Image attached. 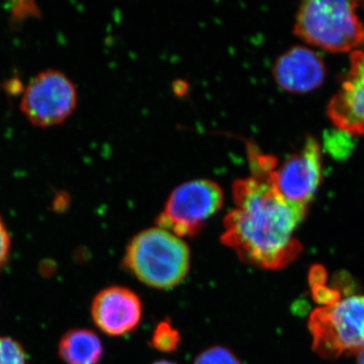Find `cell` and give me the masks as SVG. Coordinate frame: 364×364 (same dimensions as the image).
Masks as SVG:
<instances>
[{
	"label": "cell",
	"mask_w": 364,
	"mask_h": 364,
	"mask_svg": "<svg viewBox=\"0 0 364 364\" xmlns=\"http://www.w3.org/2000/svg\"><path fill=\"white\" fill-rule=\"evenodd\" d=\"M224 203V191L214 181L191 179L170 193L156 220L157 227L177 237H193Z\"/></svg>",
	"instance_id": "5b68a950"
},
{
	"label": "cell",
	"mask_w": 364,
	"mask_h": 364,
	"mask_svg": "<svg viewBox=\"0 0 364 364\" xmlns=\"http://www.w3.org/2000/svg\"><path fill=\"white\" fill-rule=\"evenodd\" d=\"M272 75L282 90L293 93H306L322 85L326 67L317 52L303 46H294L275 60Z\"/></svg>",
	"instance_id": "30bf717a"
},
{
	"label": "cell",
	"mask_w": 364,
	"mask_h": 364,
	"mask_svg": "<svg viewBox=\"0 0 364 364\" xmlns=\"http://www.w3.org/2000/svg\"><path fill=\"white\" fill-rule=\"evenodd\" d=\"M324 139L326 150L337 159L346 157L353 148L352 135L338 128L337 130L327 132Z\"/></svg>",
	"instance_id": "4fadbf2b"
},
{
	"label": "cell",
	"mask_w": 364,
	"mask_h": 364,
	"mask_svg": "<svg viewBox=\"0 0 364 364\" xmlns=\"http://www.w3.org/2000/svg\"><path fill=\"white\" fill-rule=\"evenodd\" d=\"M0 364H28L23 345L9 336H0Z\"/></svg>",
	"instance_id": "5bb4252c"
},
{
	"label": "cell",
	"mask_w": 364,
	"mask_h": 364,
	"mask_svg": "<svg viewBox=\"0 0 364 364\" xmlns=\"http://www.w3.org/2000/svg\"><path fill=\"white\" fill-rule=\"evenodd\" d=\"M328 116L340 130L364 134V51H354L350 69L327 107Z\"/></svg>",
	"instance_id": "9c48e42d"
},
{
	"label": "cell",
	"mask_w": 364,
	"mask_h": 364,
	"mask_svg": "<svg viewBox=\"0 0 364 364\" xmlns=\"http://www.w3.org/2000/svg\"><path fill=\"white\" fill-rule=\"evenodd\" d=\"M151 342L157 350L169 353L178 348L181 335L169 321H163L155 328Z\"/></svg>",
	"instance_id": "7c38bea8"
},
{
	"label": "cell",
	"mask_w": 364,
	"mask_h": 364,
	"mask_svg": "<svg viewBox=\"0 0 364 364\" xmlns=\"http://www.w3.org/2000/svg\"><path fill=\"white\" fill-rule=\"evenodd\" d=\"M358 363L356 364H364V348L363 350L358 352Z\"/></svg>",
	"instance_id": "e0dca14e"
},
{
	"label": "cell",
	"mask_w": 364,
	"mask_h": 364,
	"mask_svg": "<svg viewBox=\"0 0 364 364\" xmlns=\"http://www.w3.org/2000/svg\"><path fill=\"white\" fill-rule=\"evenodd\" d=\"M142 311L139 296L131 289L117 286L100 291L90 309L95 326L109 336H123L135 330Z\"/></svg>",
	"instance_id": "ba28073f"
},
{
	"label": "cell",
	"mask_w": 364,
	"mask_h": 364,
	"mask_svg": "<svg viewBox=\"0 0 364 364\" xmlns=\"http://www.w3.org/2000/svg\"><path fill=\"white\" fill-rule=\"evenodd\" d=\"M102 355V341L91 330L74 328L59 340L58 356L65 364H98Z\"/></svg>",
	"instance_id": "8fae6325"
},
{
	"label": "cell",
	"mask_w": 364,
	"mask_h": 364,
	"mask_svg": "<svg viewBox=\"0 0 364 364\" xmlns=\"http://www.w3.org/2000/svg\"><path fill=\"white\" fill-rule=\"evenodd\" d=\"M356 7V2L342 0L304 2L296 14L294 33L326 51H350L364 40V26Z\"/></svg>",
	"instance_id": "3957f363"
},
{
	"label": "cell",
	"mask_w": 364,
	"mask_h": 364,
	"mask_svg": "<svg viewBox=\"0 0 364 364\" xmlns=\"http://www.w3.org/2000/svg\"><path fill=\"white\" fill-rule=\"evenodd\" d=\"M11 236L4 220L0 217V272L6 267L11 255Z\"/></svg>",
	"instance_id": "2e32d148"
},
{
	"label": "cell",
	"mask_w": 364,
	"mask_h": 364,
	"mask_svg": "<svg viewBox=\"0 0 364 364\" xmlns=\"http://www.w3.org/2000/svg\"><path fill=\"white\" fill-rule=\"evenodd\" d=\"M124 267L147 286L171 289L188 274L191 253L176 235L162 228H150L132 239L124 254Z\"/></svg>",
	"instance_id": "7a4b0ae2"
},
{
	"label": "cell",
	"mask_w": 364,
	"mask_h": 364,
	"mask_svg": "<svg viewBox=\"0 0 364 364\" xmlns=\"http://www.w3.org/2000/svg\"><path fill=\"white\" fill-rule=\"evenodd\" d=\"M313 348L324 358L364 348V296H350L316 309L309 318Z\"/></svg>",
	"instance_id": "277c9868"
},
{
	"label": "cell",
	"mask_w": 364,
	"mask_h": 364,
	"mask_svg": "<svg viewBox=\"0 0 364 364\" xmlns=\"http://www.w3.org/2000/svg\"><path fill=\"white\" fill-rule=\"evenodd\" d=\"M77 90L63 72H40L26 86L20 109L37 128H51L64 123L77 107Z\"/></svg>",
	"instance_id": "8992f818"
},
{
	"label": "cell",
	"mask_w": 364,
	"mask_h": 364,
	"mask_svg": "<svg viewBox=\"0 0 364 364\" xmlns=\"http://www.w3.org/2000/svg\"><path fill=\"white\" fill-rule=\"evenodd\" d=\"M321 147L313 136H308L298 153L277 163L269 170V181L279 196L294 207L306 210L322 181Z\"/></svg>",
	"instance_id": "52a82bcc"
},
{
	"label": "cell",
	"mask_w": 364,
	"mask_h": 364,
	"mask_svg": "<svg viewBox=\"0 0 364 364\" xmlns=\"http://www.w3.org/2000/svg\"><path fill=\"white\" fill-rule=\"evenodd\" d=\"M153 364H174V363H170V361L160 360V361H156V363H154Z\"/></svg>",
	"instance_id": "ac0fdd59"
},
{
	"label": "cell",
	"mask_w": 364,
	"mask_h": 364,
	"mask_svg": "<svg viewBox=\"0 0 364 364\" xmlns=\"http://www.w3.org/2000/svg\"><path fill=\"white\" fill-rule=\"evenodd\" d=\"M251 174L232 186L235 208L225 217L221 240L249 264L265 269L286 267L301 252L294 238L306 210L284 200L269 181L277 165L272 155L248 146Z\"/></svg>",
	"instance_id": "6da1fadb"
},
{
	"label": "cell",
	"mask_w": 364,
	"mask_h": 364,
	"mask_svg": "<svg viewBox=\"0 0 364 364\" xmlns=\"http://www.w3.org/2000/svg\"><path fill=\"white\" fill-rule=\"evenodd\" d=\"M193 364H242L229 349L222 346L210 347L196 358Z\"/></svg>",
	"instance_id": "9a60e30c"
}]
</instances>
